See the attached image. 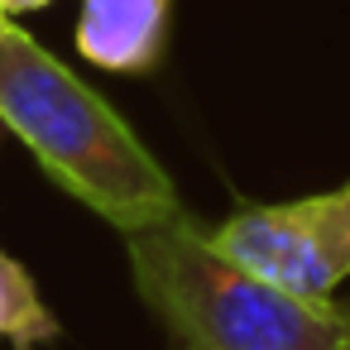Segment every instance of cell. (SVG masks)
<instances>
[{
	"label": "cell",
	"instance_id": "277c9868",
	"mask_svg": "<svg viewBox=\"0 0 350 350\" xmlns=\"http://www.w3.org/2000/svg\"><path fill=\"white\" fill-rule=\"evenodd\" d=\"M173 0H82L77 49L106 72H149L168 44Z\"/></svg>",
	"mask_w": 350,
	"mask_h": 350
},
{
	"label": "cell",
	"instance_id": "3957f363",
	"mask_svg": "<svg viewBox=\"0 0 350 350\" xmlns=\"http://www.w3.org/2000/svg\"><path fill=\"white\" fill-rule=\"evenodd\" d=\"M211 245L293 297L331 302L350 278V183L293 202L240 206L211 226Z\"/></svg>",
	"mask_w": 350,
	"mask_h": 350
},
{
	"label": "cell",
	"instance_id": "6da1fadb",
	"mask_svg": "<svg viewBox=\"0 0 350 350\" xmlns=\"http://www.w3.org/2000/svg\"><path fill=\"white\" fill-rule=\"evenodd\" d=\"M0 125L29 144L63 192L120 235L183 206L173 178L139 144L125 116L10 20L0 29Z\"/></svg>",
	"mask_w": 350,
	"mask_h": 350
},
{
	"label": "cell",
	"instance_id": "7a4b0ae2",
	"mask_svg": "<svg viewBox=\"0 0 350 350\" xmlns=\"http://www.w3.org/2000/svg\"><path fill=\"white\" fill-rule=\"evenodd\" d=\"M144 307L183 350H350L340 302H307L240 269L187 206L125 235Z\"/></svg>",
	"mask_w": 350,
	"mask_h": 350
},
{
	"label": "cell",
	"instance_id": "8992f818",
	"mask_svg": "<svg viewBox=\"0 0 350 350\" xmlns=\"http://www.w3.org/2000/svg\"><path fill=\"white\" fill-rule=\"evenodd\" d=\"M340 317H345V326H350V302H340Z\"/></svg>",
	"mask_w": 350,
	"mask_h": 350
},
{
	"label": "cell",
	"instance_id": "52a82bcc",
	"mask_svg": "<svg viewBox=\"0 0 350 350\" xmlns=\"http://www.w3.org/2000/svg\"><path fill=\"white\" fill-rule=\"evenodd\" d=\"M5 20H10V15H5V10H0V29H5Z\"/></svg>",
	"mask_w": 350,
	"mask_h": 350
},
{
	"label": "cell",
	"instance_id": "5b68a950",
	"mask_svg": "<svg viewBox=\"0 0 350 350\" xmlns=\"http://www.w3.org/2000/svg\"><path fill=\"white\" fill-rule=\"evenodd\" d=\"M58 317L34 288L29 269L0 250V340H10L15 350H34L44 340H58Z\"/></svg>",
	"mask_w": 350,
	"mask_h": 350
}]
</instances>
